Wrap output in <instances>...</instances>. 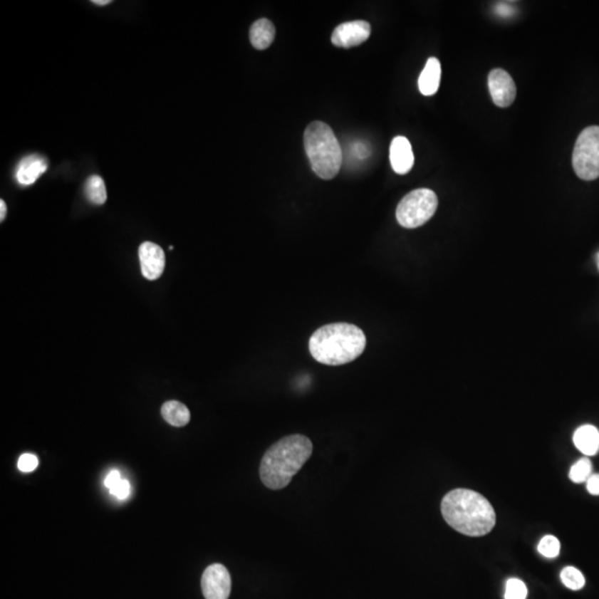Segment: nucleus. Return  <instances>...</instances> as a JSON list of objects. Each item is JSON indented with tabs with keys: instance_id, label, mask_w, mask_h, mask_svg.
Here are the masks:
<instances>
[{
	"instance_id": "6e6552de",
	"label": "nucleus",
	"mask_w": 599,
	"mask_h": 599,
	"mask_svg": "<svg viewBox=\"0 0 599 599\" xmlns=\"http://www.w3.org/2000/svg\"><path fill=\"white\" fill-rule=\"evenodd\" d=\"M489 89L491 100L501 108H507L513 105L516 98V85L504 69H493L489 73Z\"/></svg>"
},
{
	"instance_id": "20e7f679",
	"label": "nucleus",
	"mask_w": 599,
	"mask_h": 599,
	"mask_svg": "<svg viewBox=\"0 0 599 599\" xmlns=\"http://www.w3.org/2000/svg\"><path fill=\"white\" fill-rule=\"evenodd\" d=\"M304 148L316 176L324 180L338 176L343 152L330 125L322 121L310 123L304 132Z\"/></svg>"
},
{
	"instance_id": "6ab92c4d",
	"label": "nucleus",
	"mask_w": 599,
	"mask_h": 599,
	"mask_svg": "<svg viewBox=\"0 0 599 599\" xmlns=\"http://www.w3.org/2000/svg\"><path fill=\"white\" fill-rule=\"evenodd\" d=\"M561 579L567 588L579 590L585 586V576L576 567L567 566L561 573Z\"/></svg>"
},
{
	"instance_id": "bb28decb",
	"label": "nucleus",
	"mask_w": 599,
	"mask_h": 599,
	"mask_svg": "<svg viewBox=\"0 0 599 599\" xmlns=\"http://www.w3.org/2000/svg\"><path fill=\"white\" fill-rule=\"evenodd\" d=\"M93 3L97 6H105L109 5L111 1L110 0H93Z\"/></svg>"
},
{
	"instance_id": "f03ea898",
	"label": "nucleus",
	"mask_w": 599,
	"mask_h": 599,
	"mask_svg": "<svg viewBox=\"0 0 599 599\" xmlns=\"http://www.w3.org/2000/svg\"><path fill=\"white\" fill-rule=\"evenodd\" d=\"M312 452L313 444L304 435L293 434L283 437L274 443L262 457L261 481L274 491L284 489L311 457Z\"/></svg>"
},
{
	"instance_id": "0eeeda50",
	"label": "nucleus",
	"mask_w": 599,
	"mask_h": 599,
	"mask_svg": "<svg viewBox=\"0 0 599 599\" xmlns=\"http://www.w3.org/2000/svg\"><path fill=\"white\" fill-rule=\"evenodd\" d=\"M201 587L206 599H228L231 593L228 569L221 564L207 567L201 579Z\"/></svg>"
},
{
	"instance_id": "a878e982",
	"label": "nucleus",
	"mask_w": 599,
	"mask_h": 599,
	"mask_svg": "<svg viewBox=\"0 0 599 599\" xmlns=\"http://www.w3.org/2000/svg\"><path fill=\"white\" fill-rule=\"evenodd\" d=\"M6 214H7V206H6L5 201H0V221L3 222L5 220Z\"/></svg>"
},
{
	"instance_id": "b1692460",
	"label": "nucleus",
	"mask_w": 599,
	"mask_h": 599,
	"mask_svg": "<svg viewBox=\"0 0 599 599\" xmlns=\"http://www.w3.org/2000/svg\"><path fill=\"white\" fill-rule=\"evenodd\" d=\"M586 489L589 494L599 496V474H593L587 479Z\"/></svg>"
},
{
	"instance_id": "a211bd4d",
	"label": "nucleus",
	"mask_w": 599,
	"mask_h": 599,
	"mask_svg": "<svg viewBox=\"0 0 599 599\" xmlns=\"http://www.w3.org/2000/svg\"><path fill=\"white\" fill-rule=\"evenodd\" d=\"M593 464L587 457L577 461L569 471V479L576 484H582L592 476Z\"/></svg>"
},
{
	"instance_id": "dca6fc26",
	"label": "nucleus",
	"mask_w": 599,
	"mask_h": 599,
	"mask_svg": "<svg viewBox=\"0 0 599 599\" xmlns=\"http://www.w3.org/2000/svg\"><path fill=\"white\" fill-rule=\"evenodd\" d=\"M161 414L165 421L176 427H186L191 419L188 407L178 401L166 402L161 407Z\"/></svg>"
},
{
	"instance_id": "412c9836",
	"label": "nucleus",
	"mask_w": 599,
	"mask_h": 599,
	"mask_svg": "<svg viewBox=\"0 0 599 599\" xmlns=\"http://www.w3.org/2000/svg\"><path fill=\"white\" fill-rule=\"evenodd\" d=\"M505 599H526L527 587L521 579L511 578L507 580L505 588Z\"/></svg>"
},
{
	"instance_id": "2eb2a0df",
	"label": "nucleus",
	"mask_w": 599,
	"mask_h": 599,
	"mask_svg": "<svg viewBox=\"0 0 599 599\" xmlns=\"http://www.w3.org/2000/svg\"><path fill=\"white\" fill-rule=\"evenodd\" d=\"M276 38V27L266 18H261L250 28V41L258 51L270 47Z\"/></svg>"
},
{
	"instance_id": "9b49d317",
	"label": "nucleus",
	"mask_w": 599,
	"mask_h": 599,
	"mask_svg": "<svg viewBox=\"0 0 599 599\" xmlns=\"http://www.w3.org/2000/svg\"><path fill=\"white\" fill-rule=\"evenodd\" d=\"M390 161L393 170L399 175H407L414 165V153L409 139L397 136L390 147Z\"/></svg>"
},
{
	"instance_id": "aec40b11",
	"label": "nucleus",
	"mask_w": 599,
	"mask_h": 599,
	"mask_svg": "<svg viewBox=\"0 0 599 599\" xmlns=\"http://www.w3.org/2000/svg\"><path fill=\"white\" fill-rule=\"evenodd\" d=\"M539 554L546 557V558H555L558 556L561 553V543L558 538L553 536V535H547L541 539L538 544Z\"/></svg>"
},
{
	"instance_id": "393cba45",
	"label": "nucleus",
	"mask_w": 599,
	"mask_h": 599,
	"mask_svg": "<svg viewBox=\"0 0 599 599\" xmlns=\"http://www.w3.org/2000/svg\"><path fill=\"white\" fill-rule=\"evenodd\" d=\"M121 479H121L120 472L117 471V469H113V471H111L110 473L107 475V477H105V486L109 489H113V487L115 486L119 481H121Z\"/></svg>"
},
{
	"instance_id": "4468645a",
	"label": "nucleus",
	"mask_w": 599,
	"mask_h": 599,
	"mask_svg": "<svg viewBox=\"0 0 599 599\" xmlns=\"http://www.w3.org/2000/svg\"><path fill=\"white\" fill-rule=\"evenodd\" d=\"M441 63L437 58H429L419 78V88L422 95H433L437 93L441 83Z\"/></svg>"
},
{
	"instance_id": "4be33fe9",
	"label": "nucleus",
	"mask_w": 599,
	"mask_h": 599,
	"mask_svg": "<svg viewBox=\"0 0 599 599\" xmlns=\"http://www.w3.org/2000/svg\"><path fill=\"white\" fill-rule=\"evenodd\" d=\"M38 467V459L33 454H24L18 461V469L24 473L35 471Z\"/></svg>"
},
{
	"instance_id": "39448f33",
	"label": "nucleus",
	"mask_w": 599,
	"mask_h": 599,
	"mask_svg": "<svg viewBox=\"0 0 599 599\" xmlns=\"http://www.w3.org/2000/svg\"><path fill=\"white\" fill-rule=\"evenodd\" d=\"M439 199L431 189H417L407 193L396 208V220L405 229H417L427 224L437 212Z\"/></svg>"
},
{
	"instance_id": "5701e85b",
	"label": "nucleus",
	"mask_w": 599,
	"mask_h": 599,
	"mask_svg": "<svg viewBox=\"0 0 599 599\" xmlns=\"http://www.w3.org/2000/svg\"><path fill=\"white\" fill-rule=\"evenodd\" d=\"M110 493L118 499H125L131 493L130 483L127 479H121L110 489Z\"/></svg>"
},
{
	"instance_id": "9d476101",
	"label": "nucleus",
	"mask_w": 599,
	"mask_h": 599,
	"mask_svg": "<svg viewBox=\"0 0 599 599\" xmlns=\"http://www.w3.org/2000/svg\"><path fill=\"white\" fill-rule=\"evenodd\" d=\"M141 272L147 280H157L166 268V256L162 248L152 242H143L139 248Z\"/></svg>"
},
{
	"instance_id": "423d86ee",
	"label": "nucleus",
	"mask_w": 599,
	"mask_h": 599,
	"mask_svg": "<svg viewBox=\"0 0 599 599\" xmlns=\"http://www.w3.org/2000/svg\"><path fill=\"white\" fill-rule=\"evenodd\" d=\"M573 168L585 181L599 178V127L592 125L580 132L573 152Z\"/></svg>"
},
{
	"instance_id": "7ed1b4c3",
	"label": "nucleus",
	"mask_w": 599,
	"mask_h": 599,
	"mask_svg": "<svg viewBox=\"0 0 599 599\" xmlns=\"http://www.w3.org/2000/svg\"><path fill=\"white\" fill-rule=\"evenodd\" d=\"M366 346V336L359 326L350 323L326 324L312 334L308 350L313 359L325 365H343L358 359Z\"/></svg>"
},
{
	"instance_id": "ddd939ff",
	"label": "nucleus",
	"mask_w": 599,
	"mask_h": 599,
	"mask_svg": "<svg viewBox=\"0 0 599 599\" xmlns=\"http://www.w3.org/2000/svg\"><path fill=\"white\" fill-rule=\"evenodd\" d=\"M575 447L586 457H594L599 452V431L594 425H582L575 431Z\"/></svg>"
},
{
	"instance_id": "f8f14e48",
	"label": "nucleus",
	"mask_w": 599,
	"mask_h": 599,
	"mask_svg": "<svg viewBox=\"0 0 599 599\" xmlns=\"http://www.w3.org/2000/svg\"><path fill=\"white\" fill-rule=\"evenodd\" d=\"M47 161L43 157L37 156V155L26 157L16 169V179L23 186H31L47 170Z\"/></svg>"
},
{
	"instance_id": "f257e3e1",
	"label": "nucleus",
	"mask_w": 599,
	"mask_h": 599,
	"mask_svg": "<svg viewBox=\"0 0 599 599\" xmlns=\"http://www.w3.org/2000/svg\"><path fill=\"white\" fill-rule=\"evenodd\" d=\"M441 511L447 524L467 536H484L496 523L491 503L471 489H457L447 493L442 501Z\"/></svg>"
},
{
	"instance_id": "1a4fd4ad",
	"label": "nucleus",
	"mask_w": 599,
	"mask_h": 599,
	"mask_svg": "<svg viewBox=\"0 0 599 599\" xmlns=\"http://www.w3.org/2000/svg\"><path fill=\"white\" fill-rule=\"evenodd\" d=\"M371 36V25L368 21H354L341 24L332 33L331 41L340 48H352L365 43Z\"/></svg>"
},
{
	"instance_id": "f3484780",
	"label": "nucleus",
	"mask_w": 599,
	"mask_h": 599,
	"mask_svg": "<svg viewBox=\"0 0 599 599\" xmlns=\"http://www.w3.org/2000/svg\"><path fill=\"white\" fill-rule=\"evenodd\" d=\"M85 197L93 204H103L107 200V190L105 181L101 177L91 176L87 179L85 184Z\"/></svg>"
}]
</instances>
